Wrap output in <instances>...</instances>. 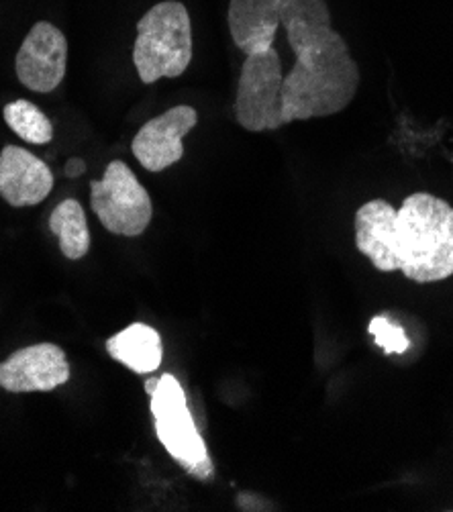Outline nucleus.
<instances>
[{"mask_svg": "<svg viewBox=\"0 0 453 512\" xmlns=\"http://www.w3.org/2000/svg\"><path fill=\"white\" fill-rule=\"evenodd\" d=\"M133 62L143 84L186 72L192 62V23L182 3L164 0L139 19Z\"/></svg>", "mask_w": 453, "mask_h": 512, "instance_id": "nucleus-3", "label": "nucleus"}, {"mask_svg": "<svg viewBox=\"0 0 453 512\" xmlns=\"http://www.w3.org/2000/svg\"><path fill=\"white\" fill-rule=\"evenodd\" d=\"M84 172H86V164H84L82 160H78V158L68 160V164H66V176H68V178H78V176H82Z\"/></svg>", "mask_w": 453, "mask_h": 512, "instance_id": "nucleus-17", "label": "nucleus"}, {"mask_svg": "<svg viewBox=\"0 0 453 512\" xmlns=\"http://www.w3.org/2000/svg\"><path fill=\"white\" fill-rule=\"evenodd\" d=\"M145 390L151 396V415L156 435L174 462L196 480H211L215 474L205 439L200 435L182 384L172 374L147 378Z\"/></svg>", "mask_w": 453, "mask_h": 512, "instance_id": "nucleus-4", "label": "nucleus"}, {"mask_svg": "<svg viewBox=\"0 0 453 512\" xmlns=\"http://www.w3.org/2000/svg\"><path fill=\"white\" fill-rule=\"evenodd\" d=\"M284 0H231L227 23L233 43L249 54L274 49Z\"/></svg>", "mask_w": 453, "mask_h": 512, "instance_id": "nucleus-11", "label": "nucleus"}, {"mask_svg": "<svg viewBox=\"0 0 453 512\" xmlns=\"http://www.w3.org/2000/svg\"><path fill=\"white\" fill-rule=\"evenodd\" d=\"M49 229L60 239V249L68 260H82L90 249V231L82 204L74 198L62 200L49 217Z\"/></svg>", "mask_w": 453, "mask_h": 512, "instance_id": "nucleus-13", "label": "nucleus"}, {"mask_svg": "<svg viewBox=\"0 0 453 512\" xmlns=\"http://www.w3.org/2000/svg\"><path fill=\"white\" fill-rule=\"evenodd\" d=\"M107 351L113 360L139 376L154 374L164 360L160 333L145 323H133L121 333L113 335L107 341Z\"/></svg>", "mask_w": 453, "mask_h": 512, "instance_id": "nucleus-12", "label": "nucleus"}, {"mask_svg": "<svg viewBox=\"0 0 453 512\" xmlns=\"http://www.w3.org/2000/svg\"><path fill=\"white\" fill-rule=\"evenodd\" d=\"M54 190V174L31 151L7 145L0 153V196L11 207H35Z\"/></svg>", "mask_w": 453, "mask_h": 512, "instance_id": "nucleus-10", "label": "nucleus"}, {"mask_svg": "<svg viewBox=\"0 0 453 512\" xmlns=\"http://www.w3.org/2000/svg\"><path fill=\"white\" fill-rule=\"evenodd\" d=\"M90 207L107 231L125 237L145 233L154 217L147 190L121 160L111 162L103 178L90 182Z\"/></svg>", "mask_w": 453, "mask_h": 512, "instance_id": "nucleus-5", "label": "nucleus"}, {"mask_svg": "<svg viewBox=\"0 0 453 512\" xmlns=\"http://www.w3.org/2000/svg\"><path fill=\"white\" fill-rule=\"evenodd\" d=\"M68 41L66 35L52 23L39 21L27 33L17 60L15 70L29 90L47 94L56 90L66 76Z\"/></svg>", "mask_w": 453, "mask_h": 512, "instance_id": "nucleus-7", "label": "nucleus"}, {"mask_svg": "<svg viewBox=\"0 0 453 512\" xmlns=\"http://www.w3.org/2000/svg\"><path fill=\"white\" fill-rule=\"evenodd\" d=\"M7 125L27 143L47 145L54 139V127L47 115L29 100L9 102L3 111Z\"/></svg>", "mask_w": 453, "mask_h": 512, "instance_id": "nucleus-14", "label": "nucleus"}, {"mask_svg": "<svg viewBox=\"0 0 453 512\" xmlns=\"http://www.w3.org/2000/svg\"><path fill=\"white\" fill-rule=\"evenodd\" d=\"M370 333L374 335L376 343L384 349V353H405L411 345L405 329L394 323L388 317H376L370 321Z\"/></svg>", "mask_w": 453, "mask_h": 512, "instance_id": "nucleus-15", "label": "nucleus"}, {"mask_svg": "<svg viewBox=\"0 0 453 512\" xmlns=\"http://www.w3.org/2000/svg\"><path fill=\"white\" fill-rule=\"evenodd\" d=\"M282 62L276 49L245 56L235 98V119L251 131H276L282 119Z\"/></svg>", "mask_w": 453, "mask_h": 512, "instance_id": "nucleus-6", "label": "nucleus"}, {"mask_svg": "<svg viewBox=\"0 0 453 512\" xmlns=\"http://www.w3.org/2000/svg\"><path fill=\"white\" fill-rule=\"evenodd\" d=\"M280 23L296 62L282 82L284 125L345 111L360 88V68L331 25L325 0H284Z\"/></svg>", "mask_w": 453, "mask_h": 512, "instance_id": "nucleus-1", "label": "nucleus"}, {"mask_svg": "<svg viewBox=\"0 0 453 512\" xmlns=\"http://www.w3.org/2000/svg\"><path fill=\"white\" fill-rule=\"evenodd\" d=\"M198 115L188 105H178L147 121L131 143L133 156L147 172H162L184 156L182 139L196 127Z\"/></svg>", "mask_w": 453, "mask_h": 512, "instance_id": "nucleus-9", "label": "nucleus"}, {"mask_svg": "<svg viewBox=\"0 0 453 512\" xmlns=\"http://www.w3.org/2000/svg\"><path fill=\"white\" fill-rule=\"evenodd\" d=\"M70 380V364L62 347L54 343L29 345L0 364V388L25 392H52Z\"/></svg>", "mask_w": 453, "mask_h": 512, "instance_id": "nucleus-8", "label": "nucleus"}, {"mask_svg": "<svg viewBox=\"0 0 453 512\" xmlns=\"http://www.w3.org/2000/svg\"><path fill=\"white\" fill-rule=\"evenodd\" d=\"M356 247L378 272H402L417 284L453 276V207L429 192H415L394 209L382 198L358 209Z\"/></svg>", "mask_w": 453, "mask_h": 512, "instance_id": "nucleus-2", "label": "nucleus"}, {"mask_svg": "<svg viewBox=\"0 0 453 512\" xmlns=\"http://www.w3.org/2000/svg\"><path fill=\"white\" fill-rule=\"evenodd\" d=\"M237 506L241 510H274L272 504H268L260 496H254V494H249V492H243V494L237 496Z\"/></svg>", "mask_w": 453, "mask_h": 512, "instance_id": "nucleus-16", "label": "nucleus"}]
</instances>
